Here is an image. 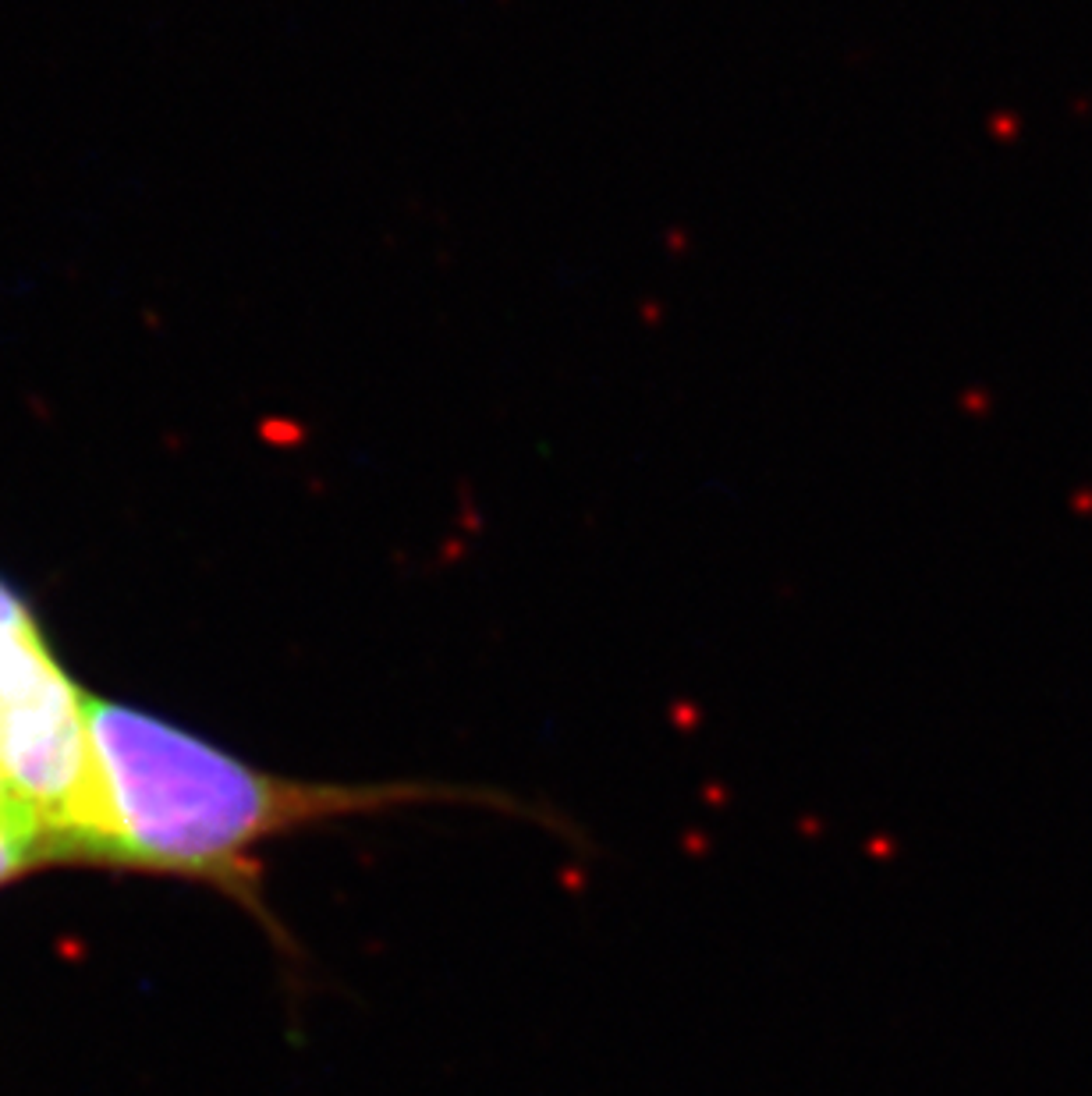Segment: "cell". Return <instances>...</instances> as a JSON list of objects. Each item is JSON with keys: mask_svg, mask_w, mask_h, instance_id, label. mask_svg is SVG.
Returning a JSON list of instances; mask_svg holds the SVG:
<instances>
[{"mask_svg": "<svg viewBox=\"0 0 1092 1096\" xmlns=\"http://www.w3.org/2000/svg\"><path fill=\"white\" fill-rule=\"evenodd\" d=\"M85 717L89 799L71 866L210 887L263 927L291 969H302V954L266 898L263 862L284 837L415 806H479L575 834L543 806L497 788L280 774L160 713L103 696H89Z\"/></svg>", "mask_w": 1092, "mask_h": 1096, "instance_id": "1", "label": "cell"}, {"mask_svg": "<svg viewBox=\"0 0 1092 1096\" xmlns=\"http://www.w3.org/2000/svg\"><path fill=\"white\" fill-rule=\"evenodd\" d=\"M89 692L0 575V826H15L47 862H71L89 799Z\"/></svg>", "mask_w": 1092, "mask_h": 1096, "instance_id": "2", "label": "cell"}, {"mask_svg": "<svg viewBox=\"0 0 1092 1096\" xmlns=\"http://www.w3.org/2000/svg\"><path fill=\"white\" fill-rule=\"evenodd\" d=\"M43 866H50V862H47V855L33 837L15 830V826H0V887Z\"/></svg>", "mask_w": 1092, "mask_h": 1096, "instance_id": "3", "label": "cell"}]
</instances>
